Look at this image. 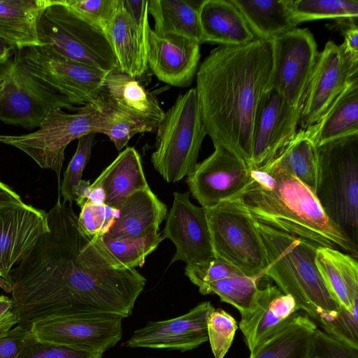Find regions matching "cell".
Masks as SVG:
<instances>
[{"mask_svg": "<svg viewBox=\"0 0 358 358\" xmlns=\"http://www.w3.org/2000/svg\"><path fill=\"white\" fill-rule=\"evenodd\" d=\"M48 231L10 271L18 324L80 314H132L145 285L136 268L113 266L82 234L71 204L59 196L46 213Z\"/></svg>", "mask_w": 358, "mask_h": 358, "instance_id": "cell-1", "label": "cell"}, {"mask_svg": "<svg viewBox=\"0 0 358 358\" xmlns=\"http://www.w3.org/2000/svg\"><path fill=\"white\" fill-rule=\"evenodd\" d=\"M271 40L218 45L198 67L196 91L203 122L213 145L223 146L250 166L255 119L268 87Z\"/></svg>", "mask_w": 358, "mask_h": 358, "instance_id": "cell-2", "label": "cell"}, {"mask_svg": "<svg viewBox=\"0 0 358 358\" xmlns=\"http://www.w3.org/2000/svg\"><path fill=\"white\" fill-rule=\"evenodd\" d=\"M230 199L259 223L321 246L338 245L357 258V243L329 219L315 193L285 171L268 166L250 169L247 185Z\"/></svg>", "mask_w": 358, "mask_h": 358, "instance_id": "cell-3", "label": "cell"}, {"mask_svg": "<svg viewBox=\"0 0 358 358\" xmlns=\"http://www.w3.org/2000/svg\"><path fill=\"white\" fill-rule=\"evenodd\" d=\"M268 262L264 275L293 297L321 325L335 320L343 309L324 281L315 262V243L256 221Z\"/></svg>", "mask_w": 358, "mask_h": 358, "instance_id": "cell-4", "label": "cell"}, {"mask_svg": "<svg viewBox=\"0 0 358 358\" xmlns=\"http://www.w3.org/2000/svg\"><path fill=\"white\" fill-rule=\"evenodd\" d=\"M315 194L325 214L357 243L358 134L317 147Z\"/></svg>", "mask_w": 358, "mask_h": 358, "instance_id": "cell-5", "label": "cell"}, {"mask_svg": "<svg viewBox=\"0 0 358 358\" xmlns=\"http://www.w3.org/2000/svg\"><path fill=\"white\" fill-rule=\"evenodd\" d=\"M151 162L167 182H176L194 170L207 135L195 87L180 94L157 129Z\"/></svg>", "mask_w": 358, "mask_h": 358, "instance_id": "cell-6", "label": "cell"}, {"mask_svg": "<svg viewBox=\"0 0 358 358\" xmlns=\"http://www.w3.org/2000/svg\"><path fill=\"white\" fill-rule=\"evenodd\" d=\"M37 32L41 45L64 57L106 72L119 71L106 34L80 16L64 0H50L38 17Z\"/></svg>", "mask_w": 358, "mask_h": 358, "instance_id": "cell-7", "label": "cell"}, {"mask_svg": "<svg viewBox=\"0 0 358 358\" xmlns=\"http://www.w3.org/2000/svg\"><path fill=\"white\" fill-rule=\"evenodd\" d=\"M102 117L95 103L83 106L75 113L52 109L36 131L22 135H0V142L22 150L41 168L53 171L59 187L66 148L84 135L99 133Z\"/></svg>", "mask_w": 358, "mask_h": 358, "instance_id": "cell-8", "label": "cell"}, {"mask_svg": "<svg viewBox=\"0 0 358 358\" xmlns=\"http://www.w3.org/2000/svg\"><path fill=\"white\" fill-rule=\"evenodd\" d=\"M204 208L215 257L245 275H264L268 266L265 248L248 210L233 199Z\"/></svg>", "mask_w": 358, "mask_h": 358, "instance_id": "cell-9", "label": "cell"}, {"mask_svg": "<svg viewBox=\"0 0 358 358\" xmlns=\"http://www.w3.org/2000/svg\"><path fill=\"white\" fill-rule=\"evenodd\" d=\"M14 53L24 71L73 105L94 103L109 73L64 57L45 45L15 50Z\"/></svg>", "mask_w": 358, "mask_h": 358, "instance_id": "cell-10", "label": "cell"}, {"mask_svg": "<svg viewBox=\"0 0 358 358\" xmlns=\"http://www.w3.org/2000/svg\"><path fill=\"white\" fill-rule=\"evenodd\" d=\"M66 97L24 71L12 55L0 63V121L26 129L38 128L52 109H72Z\"/></svg>", "mask_w": 358, "mask_h": 358, "instance_id": "cell-11", "label": "cell"}, {"mask_svg": "<svg viewBox=\"0 0 358 358\" xmlns=\"http://www.w3.org/2000/svg\"><path fill=\"white\" fill-rule=\"evenodd\" d=\"M271 41L273 64L268 89L292 106L302 107L319 55L314 36L308 29L296 27Z\"/></svg>", "mask_w": 358, "mask_h": 358, "instance_id": "cell-12", "label": "cell"}, {"mask_svg": "<svg viewBox=\"0 0 358 358\" xmlns=\"http://www.w3.org/2000/svg\"><path fill=\"white\" fill-rule=\"evenodd\" d=\"M122 319L113 314H80L39 320L30 329L38 340L103 354L122 338Z\"/></svg>", "mask_w": 358, "mask_h": 358, "instance_id": "cell-13", "label": "cell"}, {"mask_svg": "<svg viewBox=\"0 0 358 358\" xmlns=\"http://www.w3.org/2000/svg\"><path fill=\"white\" fill-rule=\"evenodd\" d=\"M250 168L238 155L221 145L196 164L186 182L192 196L203 208L229 200L248 183Z\"/></svg>", "mask_w": 358, "mask_h": 358, "instance_id": "cell-14", "label": "cell"}, {"mask_svg": "<svg viewBox=\"0 0 358 358\" xmlns=\"http://www.w3.org/2000/svg\"><path fill=\"white\" fill-rule=\"evenodd\" d=\"M301 110L289 104L275 90L265 92L254 122L250 169L266 164L294 137Z\"/></svg>", "mask_w": 358, "mask_h": 358, "instance_id": "cell-15", "label": "cell"}, {"mask_svg": "<svg viewBox=\"0 0 358 358\" xmlns=\"http://www.w3.org/2000/svg\"><path fill=\"white\" fill-rule=\"evenodd\" d=\"M162 236L176 246L170 264L180 260L188 265L215 257L205 208L193 204L189 192L173 193Z\"/></svg>", "mask_w": 358, "mask_h": 358, "instance_id": "cell-16", "label": "cell"}, {"mask_svg": "<svg viewBox=\"0 0 358 358\" xmlns=\"http://www.w3.org/2000/svg\"><path fill=\"white\" fill-rule=\"evenodd\" d=\"M214 308L210 301H203L179 317L149 322L134 332L126 345L181 352L196 348L208 340L207 319Z\"/></svg>", "mask_w": 358, "mask_h": 358, "instance_id": "cell-17", "label": "cell"}, {"mask_svg": "<svg viewBox=\"0 0 358 358\" xmlns=\"http://www.w3.org/2000/svg\"><path fill=\"white\" fill-rule=\"evenodd\" d=\"M145 52L148 67L159 80L180 87L191 84L198 69L199 43L178 35L158 34L149 24Z\"/></svg>", "mask_w": 358, "mask_h": 358, "instance_id": "cell-18", "label": "cell"}, {"mask_svg": "<svg viewBox=\"0 0 358 358\" xmlns=\"http://www.w3.org/2000/svg\"><path fill=\"white\" fill-rule=\"evenodd\" d=\"M352 78L339 45L328 41L319 52L305 94L299 124L306 129L316 123Z\"/></svg>", "mask_w": 358, "mask_h": 358, "instance_id": "cell-19", "label": "cell"}, {"mask_svg": "<svg viewBox=\"0 0 358 358\" xmlns=\"http://www.w3.org/2000/svg\"><path fill=\"white\" fill-rule=\"evenodd\" d=\"M156 131L165 112L154 92L147 90L137 80L120 71L109 72L101 94L93 103Z\"/></svg>", "mask_w": 358, "mask_h": 358, "instance_id": "cell-20", "label": "cell"}, {"mask_svg": "<svg viewBox=\"0 0 358 358\" xmlns=\"http://www.w3.org/2000/svg\"><path fill=\"white\" fill-rule=\"evenodd\" d=\"M48 231L46 213L24 203L0 218V277L10 270Z\"/></svg>", "mask_w": 358, "mask_h": 358, "instance_id": "cell-21", "label": "cell"}, {"mask_svg": "<svg viewBox=\"0 0 358 358\" xmlns=\"http://www.w3.org/2000/svg\"><path fill=\"white\" fill-rule=\"evenodd\" d=\"M300 308L276 285L259 288L250 309L241 314L239 327L250 351L264 338L297 315Z\"/></svg>", "mask_w": 358, "mask_h": 358, "instance_id": "cell-22", "label": "cell"}, {"mask_svg": "<svg viewBox=\"0 0 358 358\" xmlns=\"http://www.w3.org/2000/svg\"><path fill=\"white\" fill-rule=\"evenodd\" d=\"M118 215L105 234L114 239H138L158 228L167 208L149 187L135 191L120 206Z\"/></svg>", "mask_w": 358, "mask_h": 358, "instance_id": "cell-23", "label": "cell"}, {"mask_svg": "<svg viewBox=\"0 0 358 358\" xmlns=\"http://www.w3.org/2000/svg\"><path fill=\"white\" fill-rule=\"evenodd\" d=\"M202 43L237 46L255 40L243 16L231 0H204L198 6Z\"/></svg>", "mask_w": 358, "mask_h": 358, "instance_id": "cell-24", "label": "cell"}, {"mask_svg": "<svg viewBox=\"0 0 358 358\" xmlns=\"http://www.w3.org/2000/svg\"><path fill=\"white\" fill-rule=\"evenodd\" d=\"M145 28L138 27L119 3L106 31V35L116 57L119 71L135 78L141 77L148 69Z\"/></svg>", "mask_w": 358, "mask_h": 358, "instance_id": "cell-25", "label": "cell"}, {"mask_svg": "<svg viewBox=\"0 0 358 358\" xmlns=\"http://www.w3.org/2000/svg\"><path fill=\"white\" fill-rule=\"evenodd\" d=\"M317 329L307 315L297 314L260 341L250 358H313Z\"/></svg>", "mask_w": 358, "mask_h": 358, "instance_id": "cell-26", "label": "cell"}, {"mask_svg": "<svg viewBox=\"0 0 358 358\" xmlns=\"http://www.w3.org/2000/svg\"><path fill=\"white\" fill-rule=\"evenodd\" d=\"M148 187L141 156L133 147L122 151L90 185L103 192L104 204L116 209L131 194Z\"/></svg>", "mask_w": 358, "mask_h": 358, "instance_id": "cell-27", "label": "cell"}, {"mask_svg": "<svg viewBox=\"0 0 358 358\" xmlns=\"http://www.w3.org/2000/svg\"><path fill=\"white\" fill-rule=\"evenodd\" d=\"M306 131L317 147L358 134V78L350 80L318 121Z\"/></svg>", "mask_w": 358, "mask_h": 358, "instance_id": "cell-28", "label": "cell"}, {"mask_svg": "<svg viewBox=\"0 0 358 358\" xmlns=\"http://www.w3.org/2000/svg\"><path fill=\"white\" fill-rule=\"evenodd\" d=\"M50 0H0V38L15 50L41 45L37 23Z\"/></svg>", "mask_w": 358, "mask_h": 358, "instance_id": "cell-29", "label": "cell"}, {"mask_svg": "<svg viewBox=\"0 0 358 358\" xmlns=\"http://www.w3.org/2000/svg\"><path fill=\"white\" fill-rule=\"evenodd\" d=\"M263 166L285 171L316 192L320 178L317 147L306 129L297 131L294 137Z\"/></svg>", "mask_w": 358, "mask_h": 358, "instance_id": "cell-30", "label": "cell"}, {"mask_svg": "<svg viewBox=\"0 0 358 358\" xmlns=\"http://www.w3.org/2000/svg\"><path fill=\"white\" fill-rule=\"evenodd\" d=\"M255 39L272 40L294 28L287 0H231Z\"/></svg>", "mask_w": 358, "mask_h": 358, "instance_id": "cell-31", "label": "cell"}, {"mask_svg": "<svg viewBox=\"0 0 358 358\" xmlns=\"http://www.w3.org/2000/svg\"><path fill=\"white\" fill-rule=\"evenodd\" d=\"M148 10L155 21L154 31L161 35L183 36L202 43L198 6L185 0H149Z\"/></svg>", "mask_w": 358, "mask_h": 358, "instance_id": "cell-32", "label": "cell"}, {"mask_svg": "<svg viewBox=\"0 0 358 358\" xmlns=\"http://www.w3.org/2000/svg\"><path fill=\"white\" fill-rule=\"evenodd\" d=\"M159 227L153 228L144 237L138 239H114L105 234L97 235L91 241L115 267H141L145 258L164 240Z\"/></svg>", "mask_w": 358, "mask_h": 358, "instance_id": "cell-33", "label": "cell"}, {"mask_svg": "<svg viewBox=\"0 0 358 358\" xmlns=\"http://www.w3.org/2000/svg\"><path fill=\"white\" fill-rule=\"evenodd\" d=\"M292 20L297 24L312 20L333 19L357 24V0H287Z\"/></svg>", "mask_w": 358, "mask_h": 358, "instance_id": "cell-34", "label": "cell"}, {"mask_svg": "<svg viewBox=\"0 0 358 358\" xmlns=\"http://www.w3.org/2000/svg\"><path fill=\"white\" fill-rule=\"evenodd\" d=\"M264 276L262 274L255 276L234 275L213 282L199 292L203 295L215 294L222 301L231 304L243 314L252 307L259 289V282Z\"/></svg>", "mask_w": 358, "mask_h": 358, "instance_id": "cell-35", "label": "cell"}, {"mask_svg": "<svg viewBox=\"0 0 358 358\" xmlns=\"http://www.w3.org/2000/svg\"><path fill=\"white\" fill-rule=\"evenodd\" d=\"M94 133L87 134L79 138L74 155L64 173L59 187L63 203L71 204L76 199L75 191L82 180L83 172L90 158L94 143Z\"/></svg>", "mask_w": 358, "mask_h": 358, "instance_id": "cell-36", "label": "cell"}, {"mask_svg": "<svg viewBox=\"0 0 358 358\" xmlns=\"http://www.w3.org/2000/svg\"><path fill=\"white\" fill-rule=\"evenodd\" d=\"M237 328L236 320L225 310L214 308L210 313L207 319L208 341L215 358H224Z\"/></svg>", "mask_w": 358, "mask_h": 358, "instance_id": "cell-37", "label": "cell"}, {"mask_svg": "<svg viewBox=\"0 0 358 358\" xmlns=\"http://www.w3.org/2000/svg\"><path fill=\"white\" fill-rule=\"evenodd\" d=\"M315 262L324 281L341 306L350 312L358 313V309L351 306L343 279L332 254V248L320 245Z\"/></svg>", "mask_w": 358, "mask_h": 358, "instance_id": "cell-38", "label": "cell"}, {"mask_svg": "<svg viewBox=\"0 0 358 358\" xmlns=\"http://www.w3.org/2000/svg\"><path fill=\"white\" fill-rule=\"evenodd\" d=\"M98 107V106H97ZM102 113L99 133L106 135L117 150L126 146L132 136L139 133L152 132L145 125L127 118L108 109L98 107Z\"/></svg>", "mask_w": 358, "mask_h": 358, "instance_id": "cell-39", "label": "cell"}, {"mask_svg": "<svg viewBox=\"0 0 358 358\" xmlns=\"http://www.w3.org/2000/svg\"><path fill=\"white\" fill-rule=\"evenodd\" d=\"M80 208L78 225L82 234L89 238L106 234L118 215L117 209L104 203L86 201Z\"/></svg>", "mask_w": 358, "mask_h": 358, "instance_id": "cell-40", "label": "cell"}, {"mask_svg": "<svg viewBox=\"0 0 358 358\" xmlns=\"http://www.w3.org/2000/svg\"><path fill=\"white\" fill-rule=\"evenodd\" d=\"M185 274L199 287V291L217 280L243 273L222 259L214 257L203 262L186 265Z\"/></svg>", "mask_w": 358, "mask_h": 358, "instance_id": "cell-41", "label": "cell"}, {"mask_svg": "<svg viewBox=\"0 0 358 358\" xmlns=\"http://www.w3.org/2000/svg\"><path fill=\"white\" fill-rule=\"evenodd\" d=\"M83 18L106 34L117 9L119 0H64Z\"/></svg>", "mask_w": 358, "mask_h": 358, "instance_id": "cell-42", "label": "cell"}, {"mask_svg": "<svg viewBox=\"0 0 358 358\" xmlns=\"http://www.w3.org/2000/svg\"><path fill=\"white\" fill-rule=\"evenodd\" d=\"M103 354L90 352L67 345L42 341L33 335L19 358H102Z\"/></svg>", "mask_w": 358, "mask_h": 358, "instance_id": "cell-43", "label": "cell"}, {"mask_svg": "<svg viewBox=\"0 0 358 358\" xmlns=\"http://www.w3.org/2000/svg\"><path fill=\"white\" fill-rule=\"evenodd\" d=\"M313 358H358V348L317 328Z\"/></svg>", "mask_w": 358, "mask_h": 358, "instance_id": "cell-44", "label": "cell"}, {"mask_svg": "<svg viewBox=\"0 0 358 358\" xmlns=\"http://www.w3.org/2000/svg\"><path fill=\"white\" fill-rule=\"evenodd\" d=\"M334 258L343 279L351 306L358 309V263L349 254L332 248Z\"/></svg>", "mask_w": 358, "mask_h": 358, "instance_id": "cell-45", "label": "cell"}, {"mask_svg": "<svg viewBox=\"0 0 358 358\" xmlns=\"http://www.w3.org/2000/svg\"><path fill=\"white\" fill-rule=\"evenodd\" d=\"M31 337V329L20 324L1 333L0 358H19Z\"/></svg>", "mask_w": 358, "mask_h": 358, "instance_id": "cell-46", "label": "cell"}, {"mask_svg": "<svg viewBox=\"0 0 358 358\" xmlns=\"http://www.w3.org/2000/svg\"><path fill=\"white\" fill-rule=\"evenodd\" d=\"M344 41L339 45L346 67L352 78H358V27L348 23L343 31Z\"/></svg>", "mask_w": 358, "mask_h": 358, "instance_id": "cell-47", "label": "cell"}, {"mask_svg": "<svg viewBox=\"0 0 358 358\" xmlns=\"http://www.w3.org/2000/svg\"><path fill=\"white\" fill-rule=\"evenodd\" d=\"M18 324V318L12 299L0 296V334Z\"/></svg>", "mask_w": 358, "mask_h": 358, "instance_id": "cell-48", "label": "cell"}, {"mask_svg": "<svg viewBox=\"0 0 358 358\" xmlns=\"http://www.w3.org/2000/svg\"><path fill=\"white\" fill-rule=\"evenodd\" d=\"M24 203L11 187L0 181V218Z\"/></svg>", "mask_w": 358, "mask_h": 358, "instance_id": "cell-49", "label": "cell"}, {"mask_svg": "<svg viewBox=\"0 0 358 358\" xmlns=\"http://www.w3.org/2000/svg\"><path fill=\"white\" fill-rule=\"evenodd\" d=\"M15 50L0 38V63L8 59Z\"/></svg>", "mask_w": 358, "mask_h": 358, "instance_id": "cell-50", "label": "cell"}, {"mask_svg": "<svg viewBox=\"0 0 358 358\" xmlns=\"http://www.w3.org/2000/svg\"><path fill=\"white\" fill-rule=\"evenodd\" d=\"M0 288L6 291V292H11V286L10 283L4 278L0 277Z\"/></svg>", "mask_w": 358, "mask_h": 358, "instance_id": "cell-51", "label": "cell"}]
</instances>
